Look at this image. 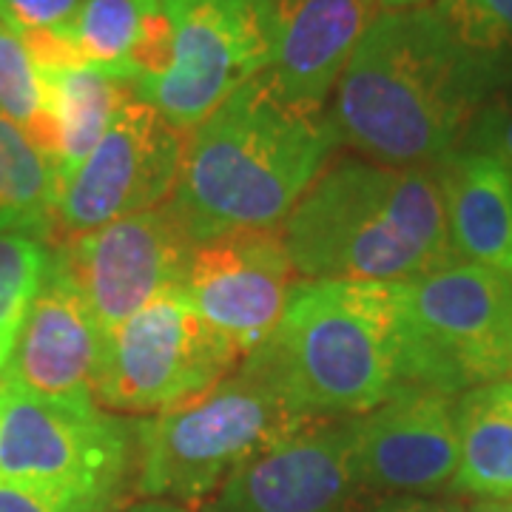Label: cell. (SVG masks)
Instances as JSON below:
<instances>
[{"mask_svg":"<svg viewBox=\"0 0 512 512\" xmlns=\"http://www.w3.org/2000/svg\"><path fill=\"white\" fill-rule=\"evenodd\" d=\"M251 359L200 396L134 421V487L146 498L200 501L242 461L308 424Z\"/></svg>","mask_w":512,"mask_h":512,"instance_id":"5b68a950","label":"cell"},{"mask_svg":"<svg viewBox=\"0 0 512 512\" xmlns=\"http://www.w3.org/2000/svg\"><path fill=\"white\" fill-rule=\"evenodd\" d=\"M0 231H15V217H12V205L6 197V185L0 177Z\"/></svg>","mask_w":512,"mask_h":512,"instance_id":"1f68e13d","label":"cell"},{"mask_svg":"<svg viewBox=\"0 0 512 512\" xmlns=\"http://www.w3.org/2000/svg\"><path fill=\"white\" fill-rule=\"evenodd\" d=\"M43 111L46 94L35 63L29 60L18 35L0 23V114L26 131Z\"/></svg>","mask_w":512,"mask_h":512,"instance_id":"cb8c5ba5","label":"cell"},{"mask_svg":"<svg viewBox=\"0 0 512 512\" xmlns=\"http://www.w3.org/2000/svg\"><path fill=\"white\" fill-rule=\"evenodd\" d=\"M336 146L328 117L296 109L256 74L191 131L168 205L197 245L279 231Z\"/></svg>","mask_w":512,"mask_h":512,"instance_id":"7a4b0ae2","label":"cell"},{"mask_svg":"<svg viewBox=\"0 0 512 512\" xmlns=\"http://www.w3.org/2000/svg\"><path fill=\"white\" fill-rule=\"evenodd\" d=\"M296 276L282 231H248L194 245L180 288L245 359L274 336Z\"/></svg>","mask_w":512,"mask_h":512,"instance_id":"4fadbf2b","label":"cell"},{"mask_svg":"<svg viewBox=\"0 0 512 512\" xmlns=\"http://www.w3.org/2000/svg\"><path fill=\"white\" fill-rule=\"evenodd\" d=\"M464 151L484 154L512 177V94L487 100L464 131Z\"/></svg>","mask_w":512,"mask_h":512,"instance_id":"484cf974","label":"cell"},{"mask_svg":"<svg viewBox=\"0 0 512 512\" xmlns=\"http://www.w3.org/2000/svg\"><path fill=\"white\" fill-rule=\"evenodd\" d=\"M510 373H512V359H510Z\"/></svg>","mask_w":512,"mask_h":512,"instance_id":"d590c367","label":"cell"},{"mask_svg":"<svg viewBox=\"0 0 512 512\" xmlns=\"http://www.w3.org/2000/svg\"><path fill=\"white\" fill-rule=\"evenodd\" d=\"M353 512H467L456 501H439L427 495H376L359 501Z\"/></svg>","mask_w":512,"mask_h":512,"instance_id":"f546056e","label":"cell"},{"mask_svg":"<svg viewBox=\"0 0 512 512\" xmlns=\"http://www.w3.org/2000/svg\"><path fill=\"white\" fill-rule=\"evenodd\" d=\"M458 470L450 490L512 501V382H490L456 399Z\"/></svg>","mask_w":512,"mask_h":512,"instance_id":"ac0fdd59","label":"cell"},{"mask_svg":"<svg viewBox=\"0 0 512 512\" xmlns=\"http://www.w3.org/2000/svg\"><path fill=\"white\" fill-rule=\"evenodd\" d=\"M271 66L265 77L291 106L322 114L330 89L376 18V0H262Z\"/></svg>","mask_w":512,"mask_h":512,"instance_id":"2e32d148","label":"cell"},{"mask_svg":"<svg viewBox=\"0 0 512 512\" xmlns=\"http://www.w3.org/2000/svg\"><path fill=\"white\" fill-rule=\"evenodd\" d=\"M183 154V131L131 94L92 154L57 185L52 237L66 242L163 205L180 183Z\"/></svg>","mask_w":512,"mask_h":512,"instance_id":"9c48e42d","label":"cell"},{"mask_svg":"<svg viewBox=\"0 0 512 512\" xmlns=\"http://www.w3.org/2000/svg\"><path fill=\"white\" fill-rule=\"evenodd\" d=\"M134 421L100 407L37 399L6 384L0 396V481L92 512H114L134 467Z\"/></svg>","mask_w":512,"mask_h":512,"instance_id":"52a82bcc","label":"cell"},{"mask_svg":"<svg viewBox=\"0 0 512 512\" xmlns=\"http://www.w3.org/2000/svg\"><path fill=\"white\" fill-rule=\"evenodd\" d=\"M174 15L168 0H146L137 26V37L131 43L126 60V80L131 86H143L163 77L174 63Z\"/></svg>","mask_w":512,"mask_h":512,"instance_id":"d4e9b609","label":"cell"},{"mask_svg":"<svg viewBox=\"0 0 512 512\" xmlns=\"http://www.w3.org/2000/svg\"><path fill=\"white\" fill-rule=\"evenodd\" d=\"M3 387H6V384H0V396H3Z\"/></svg>","mask_w":512,"mask_h":512,"instance_id":"e575fe53","label":"cell"},{"mask_svg":"<svg viewBox=\"0 0 512 512\" xmlns=\"http://www.w3.org/2000/svg\"><path fill=\"white\" fill-rule=\"evenodd\" d=\"M356 467L365 493L433 495L458 470L456 396L402 390L359 416Z\"/></svg>","mask_w":512,"mask_h":512,"instance_id":"5bb4252c","label":"cell"},{"mask_svg":"<svg viewBox=\"0 0 512 512\" xmlns=\"http://www.w3.org/2000/svg\"><path fill=\"white\" fill-rule=\"evenodd\" d=\"M80 6L83 0H0V23L15 35L32 29L69 32Z\"/></svg>","mask_w":512,"mask_h":512,"instance_id":"4316f807","label":"cell"},{"mask_svg":"<svg viewBox=\"0 0 512 512\" xmlns=\"http://www.w3.org/2000/svg\"><path fill=\"white\" fill-rule=\"evenodd\" d=\"M467 512H512V501H478Z\"/></svg>","mask_w":512,"mask_h":512,"instance_id":"836d02e7","label":"cell"},{"mask_svg":"<svg viewBox=\"0 0 512 512\" xmlns=\"http://www.w3.org/2000/svg\"><path fill=\"white\" fill-rule=\"evenodd\" d=\"M305 419L365 416L404 390L402 282H299L251 356Z\"/></svg>","mask_w":512,"mask_h":512,"instance_id":"277c9868","label":"cell"},{"mask_svg":"<svg viewBox=\"0 0 512 512\" xmlns=\"http://www.w3.org/2000/svg\"><path fill=\"white\" fill-rule=\"evenodd\" d=\"M305 282H413L453 265L433 168L367 160L328 165L282 225Z\"/></svg>","mask_w":512,"mask_h":512,"instance_id":"3957f363","label":"cell"},{"mask_svg":"<svg viewBox=\"0 0 512 512\" xmlns=\"http://www.w3.org/2000/svg\"><path fill=\"white\" fill-rule=\"evenodd\" d=\"M29 60L35 63L37 74H55L66 69H80L86 60L80 55L72 32L60 29H32V32H18Z\"/></svg>","mask_w":512,"mask_h":512,"instance_id":"83f0119b","label":"cell"},{"mask_svg":"<svg viewBox=\"0 0 512 512\" xmlns=\"http://www.w3.org/2000/svg\"><path fill=\"white\" fill-rule=\"evenodd\" d=\"M103 350L106 330L49 268L15 336L6 384L46 402L97 407Z\"/></svg>","mask_w":512,"mask_h":512,"instance_id":"9a60e30c","label":"cell"},{"mask_svg":"<svg viewBox=\"0 0 512 512\" xmlns=\"http://www.w3.org/2000/svg\"><path fill=\"white\" fill-rule=\"evenodd\" d=\"M512 80L476 55L433 3L379 12L336 80L328 123L370 163L433 168Z\"/></svg>","mask_w":512,"mask_h":512,"instance_id":"6da1fadb","label":"cell"},{"mask_svg":"<svg viewBox=\"0 0 512 512\" xmlns=\"http://www.w3.org/2000/svg\"><path fill=\"white\" fill-rule=\"evenodd\" d=\"M0 177L12 205L15 231L37 239H52L57 200V174L43 160L26 134L0 114Z\"/></svg>","mask_w":512,"mask_h":512,"instance_id":"ffe728a7","label":"cell"},{"mask_svg":"<svg viewBox=\"0 0 512 512\" xmlns=\"http://www.w3.org/2000/svg\"><path fill=\"white\" fill-rule=\"evenodd\" d=\"M456 262L512 279V177L501 165L456 148L433 165Z\"/></svg>","mask_w":512,"mask_h":512,"instance_id":"e0dca14e","label":"cell"},{"mask_svg":"<svg viewBox=\"0 0 512 512\" xmlns=\"http://www.w3.org/2000/svg\"><path fill=\"white\" fill-rule=\"evenodd\" d=\"M177 37L171 69L134 94L177 131H194L214 109L271 66L262 0H168Z\"/></svg>","mask_w":512,"mask_h":512,"instance_id":"30bf717a","label":"cell"},{"mask_svg":"<svg viewBox=\"0 0 512 512\" xmlns=\"http://www.w3.org/2000/svg\"><path fill=\"white\" fill-rule=\"evenodd\" d=\"M356 430L359 416L311 419L242 461L200 512H353L365 493Z\"/></svg>","mask_w":512,"mask_h":512,"instance_id":"7c38bea8","label":"cell"},{"mask_svg":"<svg viewBox=\"0 0 512 512\" xmlns=\"http://www.w3.org/2000/svg\"><path fill=\"white\" fill-rule=\"evenodd\" d=\"M430 0H376V6H382L384 12H402V9H416L427 6Z\"/></svg>","mask_w":512,"mask_h":512,"instance_id":"d6a6232c","label":"cell"},{"mask_svg":"<svg viewBox=\"0 0 512 512\" xmlns=\"http://www.w3.org/2000/svg\"><path fill=\"white\" fill-rule=\"evenodd\" d=\"M456 35L512 80V0H430Z\"/></svg>","mask_w":512,"mask_h":512,"instance_id":"603a6c76","label":"cell"},{"mask_svg":"<svg viewBox=\"0 0 512 512\" xmlns=\"http://www.w3.org/2000/svg\"><path fill=\"white\" fill-rule=\"evenodd\" d=\"M46 109L52 111L60 137V163H57V185L83 163L100 137L109 131L114 114L134 94L128 80L80 66L66 72L40 74Z\"/></svg>","mask_w":512,"mask_h":512,"instance_id":"d6986e66","label":"cell"},{"mask_svg":"<svg viewBox=\"0 0 512 512\" xmlns=\"http://www.w3.org/2000/svg\"><path fill=\"white\" fill-rule=\"evenodd\" d=\"M194 245L163 202L92 234L57 242L49 268L86 302L109 336L163 288L183 282Z\"/></svg>","mask_w":512,"mask_h":512,"instance_id":"8fae6325","label":"cell"},{"mask_svg":"<svg viewBox=\"0 0 512 512\" xmlns=\"http://www.w3.org/2000/svg\"><path fill=\"white\" fill-rule=\"evenodd\" d=\"M120 512H188L180 504H171V501H163V498H151V501H143V504H131L126 510Z\"/></svg>","mask_w":512,"mask_h":512,"instance_id":"4dcf8cb0","label":"cell"},{"mask_svg":"<svg viewBox=\"0 0 512 512\" xmlns=\"http://www.w3.org/2000/svg\"><path fill=\"white\" fill-rule=\"evenodd\" d=\"M146 0H83L72 37L86 66L126 80V60Z\"/></svg>","mask_w":512,"mask_h":512,"instance_id":"44dd1931","label":"cell"},{"mask_svg":"<svg viewBox=\"0 0 512 512\" xmlns=\"http://www.w3.org/2000/svg\"><path fill=\"white\" fill-rule=\"evenodd\" d=\"M52 251L23 231H0V336H18L23 316L43 288Z\"/></svg>","mask_w":512,"mask_h":512,"instance_id":"7402d4cb","label":"cell"},{"mask_svg":"<svg viewBox=\"0 0 512 512\" xmlns=\"http://www.w3.org/2000/svg\"><path fill=\"white\" fill-rule=\"evenodd\" d=\"M0 512H92L69 504L63 498L40 493L32 487H20L12 481H0Z\"/></svg>","mask_w":512,"mask_h":512,"instance_id":"f1b7e54d","label":"cell"},{"mask_svg":"<svg viewBox=\"0 0 512 512\" xmlns=\"http://www.w3.org/2000/svg\"><path fill=\"white\" fill-rule=\"evenodd\" d=\"M404 390L458 396L501 382L512 359V279L453 262L402 282Z\"/></svg>","mask_w":512,"mask_h":512,"instance_id":"8992f818","label":"cell"},{"mask_svg":"<svg viewBox=\"0 0 512 512\" xmlns=\"http://www.w3.org/2000/svg\"><path fill=\"white\" fill-rule=\"evenodd\" d=\"M242 362L202 319L180 285L106 336L97 407L114 413H165L222 382Z\"/></svg>","mask_w":512,"mask_h":512,"instance_id":"ba28073f","label":"cell"}]
</instances>
